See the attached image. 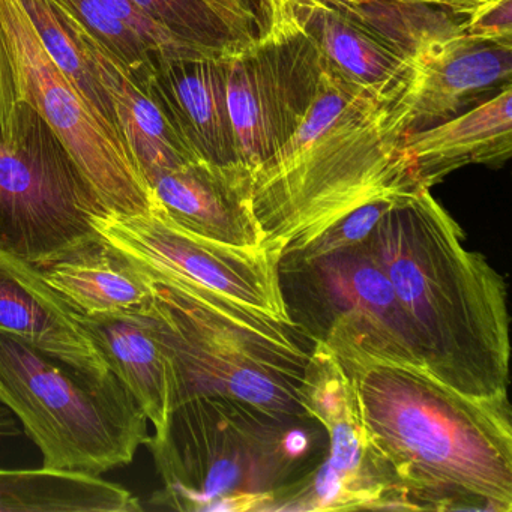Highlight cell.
I'll list each match as a JSON object with an SVG mask.
<instances>
[{
  "mask_svg": "<svg viewBox=\"0 0 512 512\" xmlns=\"http://www.w3.org/2000/svg\"><path fill=\"white\" fill-rule=\"evenodd\" d=\"M0 331L22 338L94 382L115 377L76 311L44 280L38 266L2 250Z\"/></svg>",
  "mask_w": 512,
  "mask_h": 512,
  "instance_id": "cell-15",
  "label": "cell"
},
{
  "mask_svg": "<svg viewBox=\"0 0 512 512\" xmlns=\"http://www.w3.org/2000/svg\"><path fill=\"white\" fill-rule=\"evenodd\" d=\"M511 85L449 121L401 137L424 190L470 164L499 169L512 154Z\"/></svg>",
  "mask_w": 512,
  "mask_h": 512,
  "instance_id": "cell-17",
  "label": "cell"
},
{
  "mask_svg": "<svg viewBox=\"0 0 512 512\" xmlns=\"http://www.w3.org/2000/svg\"><path fill=\"white\" fill-rule=\"evenodd\" d=\"M137 497L89 473L0 469V512H136Z\"/></svg>",
  "mask_w": 512,
  "mask_h": 512,
  "instance_id": "cell-21",
  "label": "cell"
},
{
  "mask_svg": "<svg viewBox=\"0 0 512 512\" xmlns=\"http://www.w3.org/2000/svg\"><path fill=\"white\" fill-rule=\"evenodd\" d=\"M0 404L43 454V467L103 475L146 446L148 418L118 377L94 382L0 331Z\"/></svg>",
  "mask_w": 512,
  "mask_h": 512,
  "instance_id": "cell-6",
  "label": "cell"
},
{
  "mask_svg": "<svg viewBox=\"0 0 512 512\" xmlns=\"http://www.w3.org/2000/svg\"><path fill=\"white\" fill-rule=\"evenodd\" d=\"M101 83L112 97L122 140L140 175L151 184L161 173L199 161L160 104L83 29Z\"/></svg>",
  "mask_w": 512,
  "mask_h": 512,
  "instance_id": "cell-20",
  "label": "cell"
},
{
  "mask_svg": "<svg viewBox=\"0 0 512 512\" xmlns=\"http://www.w3.org/2000/svg\"><path fill=\"white\" fill-rule=\"evenodd\" d=\"M259 11L295 26L316 50L322 70L341 82L395 98L409 79L410 55L331 0H259Z\"/></svg>",
  "mask_w": 512,
  "mask_h": 512,
  "instance_id": "cell-13",
  "label": "cell"
},
{
  "mask_svg": "<svg viewBox=\"0 0 512 512\" xmlns=\"http://www.w3.org/2000/svg\"><path fill=\"white\" fill-rule=\"evenodd\" d=\"M22 433L19 421L10 409L0 404V437H14Z\"/></svg>",
  "mask_w": 512,
  "mask_h": 512,
  "instance_id": "cell-30",
  "label": "cell"
},
{
  "mask_svg": "<svg viewBox=\"0 0 512 512\" xmlns=\"http://www.w3.org/2000/svg\"><path fill=\"white\" fill-rule=\"evenodd\" d=\"M397 199H400V197L374 200V202L353 209L352 212L338 218L335 223L326 227L319 236L308 242L304 248L290 251V253H299L302 256H317V254L328 253V251L337 250V248L350 247V245L362 244V242L368 241L380 218L392 208Z\"/></svg>",
  "mask_w": 512,
  "mask_h": 512,
  "instance_id": "cell-26",
  "label": "cell"
},
{
  "mask_svg": "<svg viewBox=\"0 0 512 512\" xmlns=\"http://www.w3.org/2000/svg\"><path fill=\"white\" fill-rule=\"evenodd\" d=\"M398 49L413 50L437 35L458 31L487 0H331Z\"/></svg>",
  "mask_w": 512,
  "mask_h": 512,
  "instance_id": "cell-23",
  "label": "cell"
},
{
  "mask_svg": "<svg viewBox=\"0 0 512 512\" xmlns=\"http://www.w3.org/2000/svg\"><path fill=\"white\" fill-rule=\"evenodd\" d=\"M41 46L88 103L92 112L122 140L112 97L101 83L83 29L56 0H19ZM124 142V140H122ZM125 145V143H124Z\"/></svg>",
  "mask_w": 512,
  "mask_h": 512,
  "instance_id": "cell-22",
  "label": "cell"
},
{
  "mask_svg": "<svg viewBox=\"0 0 512 512\" xmlns=\"http://www.w3.org/2000/svg\"><path fill=\"white\" fill-rule=\"evenodd\" d=\"M278 281L292 325L343 364L379 361L424 370L409 320L368 241L317 256L283 254Z\"/></svg>",
  "mask_w": 512,
  "mask_h": 512,
  "instance_id": "cell-7",
  "label": "cell"
},
{
  "mask_svg": "<svg viewBox=\"0 0 512 512\" xmlns=\"http://www.w3.org/2000/svg\"><path fill=\"white\" fill-rule=\"evenodd\" d=\"M140 266L152 287L148 317L175 368L176 406L223 397L275 415L308 416L298 388L313 346L296 326Z\"/></svg>",
  "mask_w": 512,
  "mask_h": 512,
  "instance_id": "cell-5",
  "label": "cell"
},
{
  "mask_svg": "<svg viewBox=\"0 0 512 512\" xmlns=\"http://www.w3.org/2000/svg\"><path fill=\"white\" fill-rule=\"evenodd\" d=\"M0 23L16 64L22 101L49 122L109 214L136 215L154 205L127 146L70 85L41 46L19 0H0Z\"/></svg>",
  "mask_w": 512,
  "mask_h": 512,
  "instance_id": "cell-9",
  "label": "cell"
},
{
  "mask_svg": "<svg viewBox=\"0 0 512 512\" xmlns=\"http://www.w3.org/2000/svg\"><path fill=\"white\" fill-rule=\"evenodd\" d=\"M101 239L134 262L208 287L281 322L287 317L278 281V256L266 248L233 247L188 232L160 205L136 215L101 214Z\"/></svg>",
  "mask_w": 512,
  "mask_h": 512,
  "instance_id": "cell-11",
  "label": "cell"
},
{
  "mask_svg": "<svg viewBox=\"0 0 512 512\" xmlns=\"http://www.w3.org/2000/svg\"><path fill=\"white\" fill-rule=\"evenodd\" d=\"M343 367L355 383L368 437L410 511L511 512L508 394L470 397L413 365Z\"/></svg>",
  "mask_w": 512,
  "mask_h": 512,
  "instance_id": "cell-2",
  "label": "cell"
},
{
  "mask_svg": "<svg viewBox=\"0 0 512 512\" xmlns=\"http://www.w3.org/2000/svg\"><path fill=\"white\" fill-rule=\"evenodd\" d=\"M463 229L421 190L400 197L368 245L409 320L424 370L470 397L508 394L506 284Z\"/></svg>",
  "mask_w": 512,
  "mask_h": 512,
  "instance_id": "cell-1",
  "label": "cell"
},
{
  "mask_svg": "<svg viewBox=\"0 0 512 512\" xmlns=\"http://www.w3.org/2000/svg\"><path fill=\"white\" fill-rule=\"evenodd\" d=\"M260 16L262 34L224 53L239 157L254 170L295 133L323 73L316 50L295 26L269 11Z\"/></svg>",
  "mask_w": 512,
  "mask_h": 512,
  "instance_id": "cell-10",
  "label": "cell"
},
{
  "mask_svg": "<svg viewBox=\"0 0 512 512\" xmlns=\"http://www.w3.org/2000/svg\"><path fill=\"white\" fill-rule=\"evenodd\" d=\"M253 2L257 5V7H259V0H253Z\"/></svg>",
  "mask_w": 512,
  "mask_h": 512,
  "instance_id": "cell-31",
  "label": "cell"
},
{
  "mask_svg": "<svg viewBox=\"0 0 512 512\" xmlns=\"http://www.w3.org/2000/svg\"><path fill=\"white\" fill-rule=\"evenodd\" d=\"M139 85H145L163 56L95 0H56Z\"/></svg>",
  "mask_w": 512,
  "mask_h": 512,
  "instance_id": "cell-25",
  "label": "cell"
},
{
  "mask_svg": "<svg viewBox=\"0 0 512 512\" xmlns=\"http://www.w3.org/2000/svg\"><path fill=\"white\" fill-rule=\"evenodd\" d=\"M38 269L67 304L85 316H148L151 310L148 275L104 239Z\"/></svg>",
  "mask_w": 512,
  "mask_h": 512,
  "instance_id": "cell-19",
  "label": "cell"
},
{
  "mask_svg": "<svg viewBox=\"0 0 512 512\" xmlns=\"http://www.w3.org/2000/svg\"><path fill=\"white\" fill-rule=\"evenodd\" d=\"M22 103V89L16 64L8 46L7 34L0 23V142H10L14 115Z\"/></svg>",
  "mask_w": 512,
  "mask_h": 512,
  "instance_id": "cell-28",
  "label": "cell"
},
{
  "mask_svg": "<svg viewBox=\"0 0 512 512\" xmlns=\"http://www.w3.org/2000/svg\"><path fill=\"white\" fill-rule=\"evenodd\" d=\"M80 325L100 350L110 371L130 391L155 433L166 427L176 407L172 359L148 316H85Z\"/></svg>",
  "mask_w": 512,
  "mask_h": 512,
  "instance_id": "cell-18",
  "label": "cell"
},
{
  "mask_svg": "<svg viewBox=\"0 0 512 512\" xmlns=\"http://www.w3.org/2000/svg\"><path fill=\"white\" fill-rule=\"evenodd\" d=\"M235 32L236 37L247 43L263 32L259 7L253 0H206Z\"/></svg>",
  "mask_w": 512,
  "mask_h": 512,
  "instance_id": "cell-29",
  "label": "cell"
},
{
  "mask_svg": "<svg viewBox=\"0 0 512 512\" xmlns=\"http://www.w3.org/2000/svg\"><path fill=\"white\" fill-rule=\"evenodd\" d=\"M109 214L49 122L22 101L0 142V250L43 268L100 239Z\"/></svg>",
  "mask_w": 512,
  "mask_h": 512,
  "instance_id": "cell-8",
  "label": "cell"
},
{
  "mask_svg": "<svg viewBox=\"0 0 512 512\" xmlns=\"http://www.w3.org/2000/svg\"><path fill=\"white\" fill-rule=\"evenodd\" d=\"M406 85L392 101L401 133L449 121L511 85L512 46L451 34L422 41L412 55Z\"/></svg>",
  "mask_w": 512,
  "mask_h": 512,
  "instance_id": "cell-12",
  "label": "cell"
},
{
  "mask_svg": "<svg viewBox=\"0 0 512 512\" xmlns=\"http://www.w3.org/2000/svg\"><path fill=\"white\" fill-rule=\"evenodd\" d=\"M151 22L179 43L223 55L242 41L206 0H131Z\"/></svg>",
  "mask_w": 512,
  "mask_h": 512,
  "instance_id": "cell-24",
  "label": "cell"
},
{
  "mask_svg": "<svg viewBox=\"0 0 512 512\" xmlns=\"http://www.w3.org/2000/svg\"><path fill=\"white\" fill-rule=\"evenodd\" d=\"M142 86L197 160L218 166L242 163L227 106L224 53L160 59Z\"/></svg>",
  "mask_w": 512,
  "mask_h": 512,
  "instance_id": "cell-16",
  "label": "cell"
},
{
  "mask_svg": "<svg viewBox=\"0 0 512 512\" xmlns=\"http://www.w3.org/2000/svg\"><path fill=\"white\" fill-rule=\"evenodd\" d=\"M254 169L245 163L218 166L191 161L149 184L155 202L179 226L233 247H263L253 209Z\"/></svg>",
  "mask_w": 512,
  "mask_h": 512,
  "instance_id": "cell-14",
  "label": "cell"
},
{
  "mask_svg": "<svg viewBox=\"0 0 512 512\" xmlns=\"http://www.w3.org/2000/svg\"><path fill=\"white\" fill-rule=\"evenodd\" d=\"M325 428L223 397L176 406L149 437L163 488L149 503L176 511H259L263 500L313 469Z\"/></svg>",
  "mask_w": 512,
  "mask_h": 512,
  "instance_id": "cell-4",
  "label": "cell"
},
{
  "mask_svg": "<svg viewBox=\"0 0 512 512\" xmlns=\"http://www.w3.org/2000/svg\"><path fill=\"white\" fill-rule=\"evenodd\" d=\"M395 98L377 97L323 71L295 133L254 170L253 209L263 248L278 256L301 250L359 206L424 190L401 148Z\"/></svg>",
  "mask_w": 512,
  "mask_h": 512,
  "instance_id": "cell-3",
  "label": "cell"
},
{
  "mask_svg": "<svg viewBox=\"0 0 512 512\" xmlns=\"http://www.w3.org/2000/svg\"><path fill=\"white\" fill-rule=\"evenodd\" d=\"M464 34L512 46V0H487L463 23Z\"/></svg>",
  "mask_w": 512,
  "mask_h": 512,
  "instance_id": "cell-27",
  "label": "cell"
}]
</instances>
